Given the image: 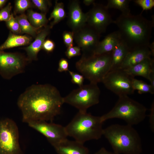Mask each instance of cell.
<instances>
[{"label": "cell", "instance_id": "cell-1", "mask_svg": "<svg viewBox=\"0 0 154 154\" xmlns=\"http://www.w3.org/2000/svg\"><path fill=\"white\" fill-rule=\"evenodd\" d=\"M64 103L63 97L49 84H33L19 96L17 105L25 123L35 121L52 122L59 114Z\"/></svg>", "mask_w": 154, "mask_h": 154}, {"label": "cell", "instance_id": "cell-2", "mask_svg": "<svg viewBox=\"0 0 154 154\" xmlns=\"http://www.w3.org/2000/svg\"><path fill=\"white\" fill-rule=\"evenodd\" d=\"M119 28L121 41L130 51L150 46L154 21L147 19L141 13L137 15L121 14L114 21Z\"/></svg>", "mask_w": 154, "mask_h": 154}, {"label": "cell", "instance_id": "cell-3", "mask_svg": "<svg viewBox=\"0 0 154 154\" xmlns=\"http://www.w3.org/2000/svg\"><path fill=\"white\" fill-rule=\"evenodd\" d=\"M103 135L108 140L114 152L118 154H140L141 141L132 126L114 124L103 129Z\"/></svg>", "mask_w": 154, "mask_h": 154}, {"label": "cell", "instance_id": "cell-4", "mask_svg": "<svg viewBox=\"0 0 154 154\" xmlns=\"http://www.w3.org/2000/svg\"><path fill=\"white\" fill-rule=\"evenodd\" d=\"M100 117L78 111L65 127L68 136L84 144L88 141L98 140L103 135V123Z\"/></svg>", "mask_w": 154, "mask_h": 154}, {"label": "cell", "instance_id": "cell-5", "mask_svg": "<svg viewBox=\"0 0 154 154\" xmlns=\"http://www.w3.org/2000/svg\"><path fill=\"white\" fill-rule=\"evenodd\" d=\"M112 52L100 54L84 53L75 64L77 70L90 83L98 84L110 71Z\"/></svg>", "mask_w": 154, "mask_h": 154}, {"label": "cell", "instance_id": "cell-6", "mask_svg": "<svg viewBox=\"0 0 154 154\" xmlns=\"http://www.w3.org/2000/svg\"><path fill=\"white\" fill-rule=\"evenodd\" d=\"M119 99L109 112L100 116L104 122L107 120L117 118L122 119L127 124H137L145 118L147 108L141 103L130 98L127 95L119 96Z\"/></svg>", "mask_w": 154, "mask_h": 154}, {"label": "cell", "instance_id": "cell-7", "mask_svg": "<svg viewBox=\"0 0 154 154\" xmlns=\"http://www.w3.org/2000/svg\"><path fill=\"white\" fill-rule=\"evenodd\" d=\"M100 94L97 84L90 83L72 91L63 97L64 102L79 111L86 112L89 108L99 103Z\"/></svg>", "mask_w": 154, "mask_h": 154}, {"label": "cell", "instance_id": "cell-8", "mask_svg": "<svg viewBox=\"0 0 154 154\" xmlns=\"http://www.w3.org/2000/svg\"><path fill=\"white\" fill-rule=\"evenodd\" d=\"M18 128L11 119H0V154H22Z\"/></svg>", "mask_w": 154, "mask_h": 154}, {"label": "cell", "instance_id": "cell-9", "mask_svg": "<svg viewBox=\"0 0 154 154\" xmlns=\"http://www.w3.org/2000/svg\"><path fill=\"white\" fill-rule=\"evenodd\" d=\"M28 62L23 54L0 50V75L4 79H11L24 72Z\"/></svg>", "mask_w": 154, "mask_h": 154}, {"label": "cell", "instance_id": "cell-10", "mask_svg": "<svg viewBox=\"0 0 154 154\" xmlns=\"http://www.w3.org/2000/svg\"><path fill=\"white\" fill-rule=\"evenodd\" d=\"M133 77L124 70L119 69L109 71L102 82L108 89L118 96L134 93L132 84Z\"/></svg>", "mask_w": 154, "mask_h": 154}, {"label": "cell", "instance_id": "cell-11", "mask_svg": "<svg viewBox=\"0 0 154 154\" xmlns=\"http://www.w3.org/2000/svg\"><path fill=\"white\" fill-rule=\"evenodd\" d=\"M27 123L45 137L53 147L67 139L65 127L60 125L42 120L31 121Z\"/></svg>", "mask_w": 154, "mask_h": 154}, {"label": "cell", "instance_id": "cell-12", "mask_svg": "<svg viewBox=\"0 0 154 154\" xmlns=\"http://www.w3.org/2000/svg\"><path fill=\"white\" fill-rule=\"evenodd\" d=\"M108 9L106 6L94 3L86 13L88 25L100 34L105 32L110 24L114 23Z\"/></svg>", "mask_w": 154, "mask_h": 154}, {"label": "cell", "instance_id": "cell-13", "mask_svg": "<svg viewBox=\"0 0 154 154\" xmlns=\"http://www.w3.org/2000/svg\"><path fill=\"white\" fill-rule=\"evenodd\" d=\"M86 26L74 33V39L84 53L93 54L100 42V34L88 25Z\"/></svg>", "mask_w": 154, "mask_h": 154}, {"label": "cell", "instance_id": "cell-14", "mask_svg": "<svg viewBox=\"0 0 154 154\" xmlns=\"http://www.w3.org/2000/svg\"><path fill=\"white\" fill-rule=\"evenodd\" d=\"M68 24L75 33L83 28L86 25L87 15L82 11L79 2L77 0L71 1L68 6Z\"/></svg>", "mask_w": 154, "mask_h": 154}, {"label": "cell", "instance_id": "cell-15", "mask_svg": "<svg viewBox=\"0 0 154 154\" xmlns=\"http://www.w3.org/2000/svg\"><path fill=\"white\" fill-rule=\"evenodd\" d=\"M150 46L138 48L129 51L119 69L125 70L139 63L146 58L154 56Z\"/></svg>", "mask_w": 154, "mask_h": 154}, {"label": "cell", "instance_id": "cell-16", "mask_svg": "<svg viewBox=\"0 0 154 154\" xmlns=\"http://www.w3.org/2000/svg\"><path fill=\"white\" fill-rule=\"evenodd\" d=\"M50 25H47L41 29L35 40L28 46L23 48L26 52V57L29 62L38 60V53L42 49L43 43L50 33Z\"/></svg>", "mask_w": 154, "mask_h": 154}, {"label": "cell", "instance_id": "cell-17", "mask_svg": "<svg viewBox=\"0 0 154 154\" xmlns=\"http://www.w3.org/2000/svg\"><path fill=\"white\" fill-rule=\"evenodd\" d=\"M58 154H89L84 144L67 139L53 146Z\"/></svg>", "mask_w": 154, "mask_h": 154}, {"label": "cell", "instance_id": "cell-18", "mask_svg": "<svg viewBox=\"0 0 154 154\" xmlns=\"http://www.w3.org/2000/svg\"><path fill=\"white\" fill-rule=\"evenodd\" d=\"M121 41L118 31L109 34L99 42L94 51L93 54H100L111 52Z\"/></svg>", "mask_w": 154, "mask_h": 154}, {"label": "cell", "instance_id": "cell-19", "mask_svg": "<svg viewBox=\"0 0 154 154\" xmlns=\"http://www.w3.org/2000/svg\"><path fill=\"white\" fill-rule=\"evenodd\" d=\"M154 61L151 58L145 59L134 66L124 70L134 78L140 76L149 80L151 73L154 72Z\"/></svg>", "mask_w": 154, "mask_h": 154}, {"label": "cell", "instance_id": "cell-20", "mask_svg": "<svg viewBox=\"0 0 154 154\" xmlns=\"http://www.w3.org/2000/svg\"><path fill=\"white\" fill-rule=\"evenodd\" d=\"M32 40V37L29 36L16 35L10 31L7 39L0 45V50L29 45Z\"/></svg>", "mask_w": 154, "mask_h": 154}, {"label": "cell", "instance_id": "cell-21", "mask_svg": "<svg viewBox=\"0 0 154 154\" xmlns=\"http://www.w3.org/2000/svg\"><path fill=\"white\" fill-rule=\"evenodd\" d=\"M129 51L127 45L121 41L112 52L110 71L120 69Z\"/></svg>", "mask_w": 154, "mask_h": 154}, {"label": "cell", "instance_id": "cell-22", "mask_svg": "<svg viewBox=\"0 0 154 154\" xmlns=\"http://www.w3.org/2000/svg\"><path fill=\"white\" fill-rule=\"evenodd\" d=\"M15 17L20 25L21 34L26 33L35 38L41 29L33 27L28 21L27 15L24 13L16 15Z\"/></svg>", "mask_w": 154, "mask_h": 154}, {"label": "cell", "instance_id": "cell-23", "mask_svg": "<svg viewBox=\"0 0 154 154\" xmlns=\"http://www.w3.org/2000/svg\"><path fill=\"white\" fill-rule=\"evenodd\" d=\"M27 16L31 24L35 28L40 29L47 25L48 20L46 18V14L39 13L29 9L27 11Z\"/></svg>", "mask_w": 154, "mask_h": 154}, {"label": "cell", "instance_id": "cell-24", "mask_svg": "<svg viewBox=\"0 0 154 154\" xmlns=\"http://www.w3.org/2000/svg\"><path fill=\"white\" fill-rule=\"evenodd\" d=\"M66 15L63 3L56 1L54 9L48 19L49 20L52 19H53L49 25L50 29L52 28L55 24L63 19Z\"/></svg>", "mask_w": 154, "mask_h": 154}, {"label": "cell", "instance_id": "cell-25", "mask_svg": "<svg viewBox=\"0 0 154 154\" xmlns=\"http://www.w3.org/2000/svg\"><path fill=\"white\" fill-rule=\"evenodd\" d=\"M130 0H109L106 6L108 9L114 8L118 9L122 12V14L128 15L130 14L129 7Z\"/></svg>", "mask_w": 154, "mask_h": 154}, {"label": "cell", "instance_id": "cell-26", "mask_svg": "<svg viewBox=\"0 0 154 154\" xmlns=\"http://www.w3.org/2000/svg\"><path fill=\"white\" fill-rule=\"evenodd\" d=\"M132 87L134 90H137L139 94L150 93H154V89L150 84H149L142 80L134 78L132 80Z\"/></svg>", "mask_w": 154, "mask_h": 154}, {"label": "cell", "instance_id": "cell-27", "mask_svg": "<svg viewBox=\"0 0 154 154\" xmlns=\"http://www.w3.org/2000/svg\"><path fill=\"white\" fill-rule=\"evenodd\" d=\"M31 1L29 0H16L15 1L14 13H24L25 11L29 9L34 7Z\"/></svg>", "mask_w": 154, "mask_h": 154}, {"label": "cell", "instance_id": "cell-28", "mask_svg": "<svg viewBox=\"0 0 154 154\" xmlns=\"http://www.w3.org/2000/svg\"><path fill=\"white\" fill-rule=\"evenodd\" d=\"M5 24L7 28L13 33L18 35L21 34L20 25L12 13L10 19L5 22Z\"/></svg>", "mask_w": 154, "mask_h": 154}, {"label": "cell", "instance_id": "cell-29", "mask_svg": "<svg viewBox=\"0 0 154 154\" xmlns=\"http://www.w3.org/2000/svg\"><path fill=\"white\" fill-rule=\"evenodd\" d=\"M12 5L10 2L0 10V22H6L10 19L11 14Z\"/></svg>", "mask_w": 154, "mask_h": 154}, {"label": "cell", "instance_id": "cell-30", "mask_svg": "<svg viewBox=\"0 0 154 154\" xmlns=\"http://www.w3.org/2000/svg\"><path fill=\"white\" fill-rule=\"evenodd\" d=\"M31 1L34 6L40 11L42 13L46 14L50 6V1L45 0H32Z\"/></svg>", "mask_w": 154, "mask_h": 154}, {"label": "cell", "instance_id": "cell-31", "mask_svg": "<svg viewBox=\"0 0 154 154\" xmlns=\"http://www.w3.org/2000/svg\"><path fill=\"white\" fill-rule=\"evenodd\" d=\"M68 72L71 76V81L73 84H77L79 87L84 85V78L82 75L69 70Z\"/></svg>", "mask_w": 154, "mask_h": 154}, {"label": "cell", "instance_id": "cell-32", "mask_svg": "<svg viewBox=\"0 0 154 154\" xmlns=\"http://www.w3.org/2000/svg\"><path fill=\"white\" fill-rule=\"evenodd\" d=\"M133 1L142 8L143 11L151 9L154 6L153 0H136Z\"/></svg>", "mask_w": 154, "mask_h": 154}, {"label": "cell", "instance_id": "cell-33", "mask_svg": "<svg viewBox=\"0 0 154 154\" xmlns=\"http://www.w3.org/2000/svg\"><path fill=\"white\" fill-rule=\"evenodd\" d=\"M63 38L64 43L67 48L73 46V32L64 31L63 34Z\"/></svg>", "mask_w": 154, "mask_h": 154}, {"label": "cell", "instance_id": "cell-34", "mask_svg": "<svg viewBox=\"0 0 154 154\" xmlns=\"http://www.w3.org/2000/svg\"><path fill=\"white\" fill-rule=\"evenodd\" d=\"M80 48L78 46H72L68 48L65 52V55L69 59L80 55Z\"/></svg>", "mask_w": 154, "mask_h": 154}, {"label": "cell", "instance_id": "cell-35", "mask_svg": "<svg viewBox=\"0 0 154 154\" xmlns=\"http://www.w3.org/2000/svg\"><path fill=\"white\" fill-rule=\"evenodd\" d=\"M55 47L54 42L52 40L47 39L44 40L42 49L47 52H50L53 51Z\"/></svg>", "mask_w": 154, "mask_h": 154}, {"label": "cell", "instance_id": "cell-36", "mask_svg": "<svg viewBox=\"0 0 154 154\" xmlns=\"http://www.w3.org/2000/svg\"><path fill=\"white\" fill-rule=\"evenodd\" d=\"M68 63L67 60L62 58L59 60L58 63V71L59 72L68 71Z\"/></svg>", "mask_w": 154, "mask_h": 154}, {"label": "cell", "instance_id": "cell-37", "mask_svg": "<svg viewBox=\"0 0 154 154\" xmlns=\"http://www.w3.org/2000/svg\"><path fill=\"white\" fill-rule=\"evenodd\" d=\"M154 102L153 103L151 108V113L150 114V123L151 126V128L152 130H153L154 125L153 122V118H154Z\"/></svg>", "mask_w": 154, "mask_h": 154}, {"label": "cell", "instance_id": "cell-38", "mask_svg": "<svg viewBox=\"0 0 154 154\" xmlns=\"http://www.w3.org/2000/svg\"><path fill=\"white\" fill-rule=\"evenodd\" d=\"M94 154H118L114 152H111L107 150L105 148L102 147Z\"/></svg>", "mask_w": 154, "mask_h": 154}, {"label": "cell", "instance_id": "cell-39", "mask_svg": "<svg viewBox=\"0 0 154 154\" xmlns=\"http://www.w3.org/2000/svg\"><path fill=\"white\" fill-rule=\"evenodd\" d=\"M150 82V85L154 89V72H152L151 74L149 80Z\"/></svg>", "mask_w": 154, "mask_h": 154}, {"label": "cell", "instance_id": "cell-40", "mask_svg": "<svg viewBox=\"0 0 154 154\" xmlns=\"http://www.w3.org/2000/svg\"><path fill=\"white\" fill-rule=\"evenodd\" d=\"M95 0H84L83 1L84 3L86 5H89L91 4L94 3Z\"/></svg>", "mask_w": 154, "mask_h": 154}, {"label": "cell", "instance_id": "cell-41", "mask_svg": "<svg viewBox=\"0 0 154 154\" xmlns=\"http://www.w3.org/2000/svg\"><path fill=\"white\" fill-rule=\"evenodd\" d=\"M7 1V0H0V10L4 7Z\"/></svg>", "mask_w": 154, "mask_h": 154}]
</instances>
